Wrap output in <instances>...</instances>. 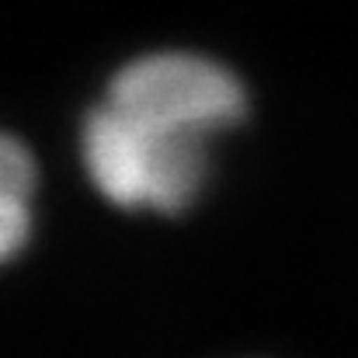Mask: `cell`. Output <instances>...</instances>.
<instances>
[{"instance_id": "obj_1", "label": "cell", "mask_w": 358, "mask_h": 358, "mask_svg": "<svg viewBox=\"0 0 358 358\" xmlns=\"http://www.w3.org/2000/svg\"><path fill=\"white\" fill-rule=\"evenodd\" d=\"M94 188L122 209L181 213L209 174V139L132 119L101 101L80 136Z\"/></svg>"}, {"instance_id": "obj_2", "label": "cell", "mask_w": 358, "mask_h": 358, "mask_svg": "<svg viewBox=\"0 0 358 358\" xmlns=\"http://www.w3.org/2000/svg\"><path fill=\"white\" fill-rule=\"evenodd\" d=\"M132 119L213 139L243 115V87L237 77L192 52H153L119 70L105 98Z\"/></svg>"}, {"instance_id": "obj_3", "label": "cell", "mask_w": 358, "mask_h": 358, "mask_svg": "<svg viewBox=\"0 0 358 358\" xmlns=\"http://www.w3.org/2000/svg\"><path fill=\"white\" fill-rule=\"evenodd\" d=\"M35 164L31 153L7 132H0V264L21 250L31 230Z\"/></svg>"}]
</instances>
